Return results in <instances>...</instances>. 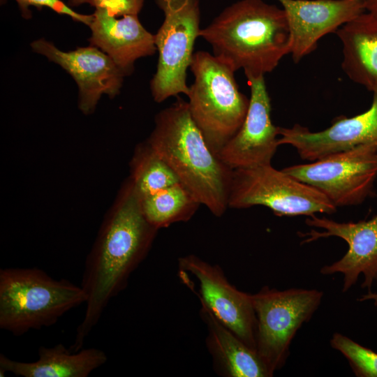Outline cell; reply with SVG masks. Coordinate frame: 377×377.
<instances>
[{"label":"cell","mask_w":377,"mask_h":377,"mask_svg":"<svg viewBox=\"0 0 377 377\" xmlns=\"http://www.w3.org/2000/svg\"><path fill=\"white\" fill-rule=\"evenodd\" d=\"M323 293L318 290H276L264 286L251 295L257 319L256 351L272 376L285 364L291 341L318 309Z\"/></svg>","instance_id":"cell-6"},{"label":"cell","mask_w":377,"mask_h":377,"mask_svg":"<svg viewBox=\"0 0 377 377\" xmlns=\"http://www.w3.org/2000/svg\"><path fill=\"white\" fill-rule=\"evenodd\" d=\"M251 96L245 119L218 154L232 169L271 164L278 147L279 126L271 120V103L264 76L246 77Z\"/></svg>","instance_id":"cell-12"},{"label":"cell","mask_w":377,"mask_h":377,"mask_svg":"<svg viewBox=\"0 0 377 377\" xmlns=\"http://www.w3.org/2000/svg\"><path fill=\"white\" fill-rule=\"evenodd\" d=\"M86 302L81 286L38 267L0 269V328L14 336L52 326Z\"/></svg>","instance_id":"cell-4"},{"label":"cell","mask_w":377,"mask_h":377,"mask_svg":"<svg viewBox=\"0 0 377 377\" xmlns=\"http://www.w3.org/2000/svg\"><path fill=\"white\" fill-rule=\"evenodd\" d=\"M92 15L91 44L106 53L126 75L133 71L135 60L157 50L154 35L142 26L138 15L114 16L101 8Z\"/></svg>","instance_id":"cell-16"},{"label":"cell","mask_w":377,"mask_h":377,"mask_svg":"<svg viewBox=\"0 0 377 377\" xmlns=\"http://www.w3.org/2000/svg\"><path fill=\"white\" fill-rule=\"evenodd\" d=\"M306 224L323 229H311L299 232L304 238L302 244L309 243L320 238L338 237L346 241L348 249L338 261L325 265L320 269L324 275L341 273L343 275L342 291L347 292L357 282L360 274L364 276L361 284L368 293L377 281V214L368 221L339 223L313 214L305 221Z\"/></svg>","instance_id":"cell-11"},{"label":"cell","mask_w":377,"mask_h":377,"mask_svg":"<svg viewBox=\"0 0 377 377\" xmlns=\"http://www.w3.org/2000/svg\"><path fill=\"white\" fill-rule=\"evenodd\" d=\"M35 362H24L0 354V376L10 372L23 377H87L104 364L107 355L102 350L89 348L73 352L62 343L40 346Z\"/></svg>","instance_id":"cell-17"},{"label":"cell","mask_w":377,"mask_h":377,"mask_svg":"<svg viewBox=\"0 0 377 377\" xmlns=\"http://www.w3.org/2000/svg\"><path fill=\"white\" fill-rule=\"evenodd\" d=\"M282 170L321 191L336 207L357 205L373 194L377 149L360 146Z\"/></svg>","instance_id":"cell-9"},{"label":"cell","mask_w":377,"mask_h":377,"mask_svg":"<svg viewBox=\"0 0 377 377\" xmlns=\"http://www.w3.org/2000/svg\"><path fill=\"white\" fill-rule=\"evenodd\" d=\"M256 205L267 207L280 216H311L337 210L321 191L271 164L233 170L228 207L244 209Z\"/></svg>","instance_id":"cell-7"},{"label":"cell","mask_w":377,"mask_h":377,"mask_svg":"<svg viewBox=\"0 0 377 377\" xmlns=\"http://www.w3.org/2000/svg\"><path fill=\"white\" fill-rule=\"evenodd\" d=\"M142 212L157 228L189 221L201 204L180 182L140 197Z\"/></svg>","instance_id":"cell-20"},{"label":"cell","mask_w":377,"mask_h":377,"mask_svg":"<svg viewBox=\"0 0 377 377\" xmlns=\"http://www.w3.org/2000/svg\"><path fill=\"white\" fill-rule=\"evenodd\" d=\"M31 45L36 52L59 64L74 78L79 88L80 108L84 113L94 109L102 94L114 97L119 94L126 73L96 47L64 52L43 38Z\"/></svg>","instance_id":"cell-14"},{"label":"cell","mask_w":377,"mask_h":377,"mask_svg":"<svg viewBox=\"0 0 377 377\" xmlns=\"http://www.w3.org/2000/svg\"><path fill=\"white\" fill-rule=\"evenodd\" d=\"M367 11L377 17V0H365Z\"/></svg>","instance_id":"cell-25"},{"label":"cell","mask_w":377,"mask_h":377,"mask_svg":"<svg viewBox=\"0 0 377 377\" xmlns=\"http://www.w3.org/2000/svg\"><path fill=\"white\" fill-rule=\"evenodd\" d=\"M200 314L207 326L206 345L217 374L225 377L272 376L257 351L242 341L203 304Z\"/></svg>","instance_id":"cell-18"},{"label":"cell","mask_w":377,"mask_h":377,"mask_svg":"<svg viewBox=\"0 0 377 377\" xmlns=\"http://www.w3.org/2000/svg\"><path fill=\"white\" fill-rule=\"evenodd\" d=\"M177 97L156 115L147 144L197 200L220 217L229 207L233 169L211 150L191 116L188 102Z\"/></svg>","instance_id":"cell-3"},{"label":"cell","mask_w":377,"mask_h":377,"mask_svg":"<svg viewBox=\"0 0 377 377\" xmlns=\"http://www.w3.org/2000/svg\"><path fill=\"white\" fill-rule=\"evenodd\" d=\"M335 33L343 46V72L353 82L377 94V17L366 11Z\"/></svg>","instance_id":"cell-19"},{"label":"cell","mask_w":377,"mask_h":377,"mask_svg":"<svg viewBox=\"0 0 377 377\" xmlns=\"http://www.w3.org/2000/svg\"><path fill=\"white\" fill-rule=\"evenodd\" d=\"M330 345L347 359L358 377H377V353L340 333H334Z\"/></svg>","instance_id":"cell-22"},{"label":"cell","mask_w":377,"mask_h":377,"mask_svg":"<svg viewBox=\"0 0 377 377\" xmlns=\"http://www.w3.org/2000/svg\"><path fill=\"white\" fill-rule=\"evenodd\" d=\"M179 271L192 274L198 290H191L200 304L248 346L256 350L257 319L251 295L240 291L226 279L221 268L195 255L181 257Z\"/></svg>","instance_id":"cell-10"},{"label":"cell","mask_w":377,"mask_h":377,"mask_svg":"<svg viewBox=\"0 0 377 377\" xmlns=\"http://www.w3.org/2000/svg\"><path fill=\"white\" fill-rule=\"evenodd\" d=\"M276 1L286 16L295 63L313 52L321 38L367 11L365 0Z\"/></svg>","instance_id":"cell-15"},{"label":"cell","mask_w":377,"mask_h":377,"mask_svg":"<svg viewBox=\"0 0 377 377\" xmlns=\"http://www.w3.org/2000/svg\"><path fill=\"white\" fill-rule=\"evenodd\" d=\"M144 2L145 0H68L70 7L87 3L96 9H105L114 16L138 15Z\"/></svg>","instance_id":"cell-24"},{"label":"cell","mask_w":377,"mask_h":377,"mask_svg":"<svg viewBox=\"0 0 377 377\" xmlns=\"http://www.w3.org/2000/svg\"><path fill=\"white\" fill-rule=\"evenodd\" d=\"M360 302H364L367 300H372L375 306H377V293H367L365 295H362L357 299Z\"/></svg>","instance_id":"cell-26"},{"label":"cell","mask_w":377,"mask_h":377,"mask_svg":"<svg viewBox=\"0 0 377 377\" xmlns=\"http://www.w3.org/2000/svg\"><path fill=\"white\" fill-rule=\"evenodd\" d=\"M164 15L155 36L158 52L157 68L151 80L154 100L161 103L171 96H187L186 71L200 31V0H154Z\"/></svg>","instance_id":"cell-8"},{"label":"cell","mask_w":377,"mask_h":377,"mask_svg":"<svg viewBox=\"0 0 377 377\" xmlns=\"http://www.w3.org/2000/svg\"><path fill=\"white\" fill-rule=\"evenodd\" d=\"M189 68L194 76L187 94L190 114L218 156L240 129L249 98L239 90L235 71L213 54L195 52Z\"/></svg>","instance_id":"cell-5"},{"label":"cell","mask_w":377,"mask_h":377,"mask_svg":"<svg viewBox=\"0 0 377 377\" xmlns=\"http://www.w3.org/2000/svg\"><path fill=\"white\" fill-rule=\"evenodd\" d=\"M279 145H290L300 157L315 161L360 146L377 149V94H373L370 108L354 117H339L331 126L318 132L295 124L279 127Z\"/></svg>","instance_id":"cell-13"},{"label":"cell","mask_w":377,"mask_h":377,"mask_svg":"<svg viewBox=\"0 0 377 377\" xmlns=\"http://www.w3.org/2000/svg\"><path fill=\"white\" fill-rule=\"evenodd\" d=\"M199 36L213 54L246 77L273 71L290 54V35L283 8L263 0H240L226 8Z\"/></svg>","instance_id":"cell-2"},{"label":"cell","mask_w":377,"mask_h":377,"mask_svg":"<svg viewBox=\"0 0 377 377\" xmlns=\"http://www.w3.org/2000/svg\"><path fill=\"white\" fill-rule=\"evenodd\" d=\"M132 182L142 197L179 181L165 161L147 144L135 154Z\"/></svg>","instance_id":"cell-21"},{"label":"cell","mask_w":377,"mask_h":377,"mask_svg":"<svg viewBox=\"0 0 377 377\" xmlns=\"http://www.w3.org/2000/svg\"><path fill=\"white\" fill-rule=\"evenodd\" d=\"M157 230L146 219L131 182L85 262L81 286L87 295L86 309L69 348L72 351L82 348L110 301L126 287Z\"/></svg>","instance_id":"cell-1"},{"label":"cell","mask_w":377,"mask_h":377,"mask_svg":"<svg viewBox=\"0 0 377 377\" xmlns=\"http://www.w3.org/2000/svg\"><path fill=\"white\" fill-rule=\"evenodd\" d=\"M24 17H31L29 7L41 8H49L54 12L71 17L73 20L89 26L93 15H84L74 11L71 8L61 0H15Z\"/></svg>","instance_id":"cell-23"}]
</instances>
